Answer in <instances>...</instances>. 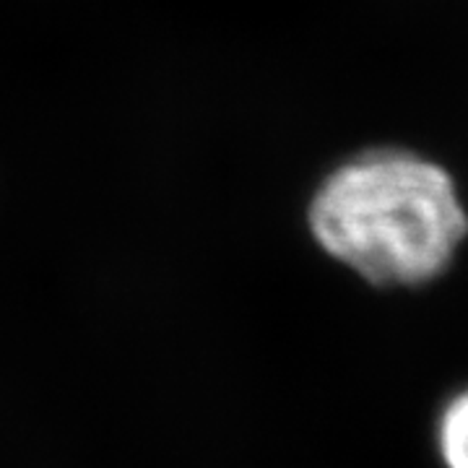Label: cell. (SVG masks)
Instances as JSON below:
<instances>
[{
    "instance_id": "cell-2",
    "label": "cell",
    "mask_w": 468,
    "mask_h": 468,
    "mask_svg": "<svg viewBox=\"0 0 468 468\" xmlns=\"http://www.w3.org/2000/svg\"><path fill=\"white\" fill-rule=\"evenodd\" d=\"M437 452L445 468H468V388L455 393L437 417Z\"/></svg>"
},
{
    "instance_id": "cell-1",
    "label": "cell",
    "mask_w": 468,
    "mask_h": 468,
    "mask_svg": "<svg viewBox=\"0 0 468 468\" xmlns=\"http://www.w3.org/2000/svg\"><path fill=\"white\" fill-rule=\"evenodd\" d=\"M307 224L325 255L388 289L437 282L468 237L451 172L406 149L341 162L315 187Z\"/></svg>"
}]
</instances>
